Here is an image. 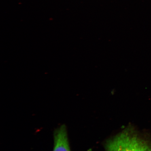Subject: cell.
<instances>
[{
    "instance_id": "obj_1",
    "label": "cell",
    "mask_w": 151,
    "mask_h": 151,
    "mask_svg": "<svg viewBox=\"0 0 151 151\" xmlns=\"http://www.w3.org/2000/svg\"><path fill=\"white\" fill-rule=\"evenodd\" d=\"M106 151H151V145L126 130L109 142Z\"/></svg>"
},
{
    "instance_id": "obj_2",
    "label": "cell",
    "mask_w": 151,
    "mask_h": 151,
    "mask_svg": "<svg viewBox=\"0 0 151 151\" xmlns=\"http://www.w3.org/2000/svg\"><path fill=\"white\" fill-rule=\"evenodd\" d=\"M53 151H71L65 124H62L54 131Z\"/></svg>"
}]
</instances>
